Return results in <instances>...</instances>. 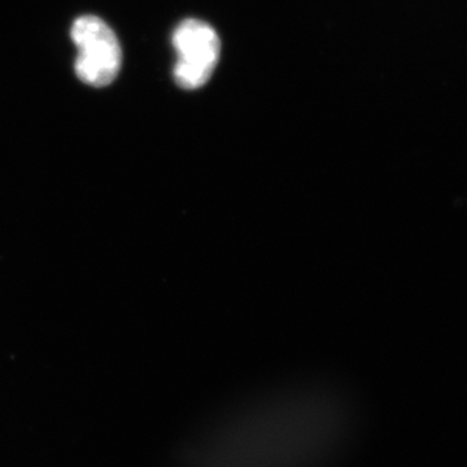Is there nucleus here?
<instances>
[{
  "instance_id": "obj_1",
  "label": "nucleus",
  "mask_w": 467,
  "mask_h": 467,
  "mask_svg": "<svg viewBox=\"0 0 467 467\" xmlns=\"http://www.w3.org/2000/svg\"><path fill=\"white\" fill-rule=\"evenodd\" d=\"M78 48L76 73L86 85L104 88L115 81L121 69L122 51L115 32L101 18L82 16L72 27Z\"/></svg>"
},
{
  "instance_id": "obj_2",
  "label": "nucleus",
  "mask_w": 467,
  "mask_h": 467,
  "mask_svg": "<svg viewBox=\"0 0 467 467\" xmlns=\"http://www.w3.org/2000/svg\"><path fill=\"white\" fill-rule=\"evenodd\" d=\"M173 46L178 54L175 84L184 90H196L207 84L220 58L216 30L202 21L184 20L175 29Z\"/></svg>"
}]
</instances>
